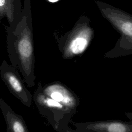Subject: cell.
<instances>
[{"mask_svg":"<svg viewBox=\"0 0 132 132\" xmlns=\"http://www.w3.org/2000/svg\"><path fill=\"white\" fill-rule=\"evenodd\" d=\"M8 55L12 66L23 76L28 87L35 86V54L32 27L21 24L14 30L6 27Z\"/></svg>","mask_w":132,"mask_h":132,"instance_id":"obj_1","label":"cell"},{"mask_svg":"<svg viewBox=\"0 0 132 132\" xmlns=\"http://www.w3.org/2000/svg\"><path fill=\"white\" fill-rule=\"evenodd\" d=\"M0 76L11 94L24 105L30 107L32 104V95L25 85V82L18 69L4 60L0 66Z\"/></svg>","mask_w":132,"mask_h":132,"instance_id":"obj_2","label":"cell"},{"mask_svg":"<svg viewBox=\"0 0 132 132\" xmlns=\"http://www.w3.org/2000/svg\"><path fill=\"white\" fill-rule=\"evenodd\" d=\"M0 109L6 123L7 132H28L29 130L21 115L16 113L6 102L0 97Z\"/></svg>","mask_w":132,"mask_h":132,"instance_id":"obj_3","label":"cell"},{"mask_svg":"<svg viewBox=\"0 0 132 132\" xmlns=\"http://www.w3.org/2000/svg\"><path fill=\"white\" fill-rule=\"evenodd\" d=\"M88 44L87 40L82 37L75 38L71 42L70 50L74 54H79L84 51Z\"/></svg>","mask_w":132,"mask_h":132,"instance_id":"obj_4","label":"cell"},{"mask_svg":"<svg viewBox=\"0 0 132 132\" xmlns=\"http://www.w3.org/2000/svg\"><path fill=\"white\" fill-rule=\"evenodd\" d=\"M96 128H102L105 129L107 131H116V132H122L125 131L127 130L126 127L124 125L118 123H113L107 124H100L95 126Z\"/></svg>","mask_w":132,"mask_h":132,"instance_id":"obj_5","label":"cell"},{"mask_svg":"<svg viewBox=\"0 0 132 132\" xmlns=\"http://www.w3.org/2000/svg\"><path fill=\"white\" fill-rule=\"evenodd\" d=\"M122 31L127 36H132V23L127 22L122 25Z\"/></svg>","mask_w":132,"mask_h":132,"instance_id":"obj_6","label":"cell"},{"mask_svg":"<svg viewBox=\"0 0 132 132\" xmlns=\"http://www.w3.org/2000/svg\"><path fill=\"white\" fill-rule=\"evenodd\" d=\"M5 0H0V6H3L5 3Z\"/></svg>","mask_w":132,"mask_h":132,"instance_id":"obj_7","label":"cell"},{"mask_svg":"<svg viewBox=\"0 0 132 132\" xmlns=\"http://www.w3.org/2000/svg\"><path fill=\"white\" fill-rule=\"evenodd\" d=\"M50 2H52V3H54V2H57L58 0H48Z\"/></svg>","mask_w":132,"mask_h":132,"instance_id":"obj_8","label":"cell"}]
</instances>
